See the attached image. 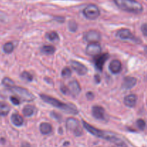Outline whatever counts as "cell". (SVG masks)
Here are the masks:
<instances>
[{"instance_id":"4dcf8cb0","label":"cell","mask_w":147,"mask_h":147,"mask_svg":"<svg viewBox=\"0 0 147 147\" xmlns=\"http://www.w3.org/2000/svg\"><path fill=\"white\" fill-rule=\"evenodd\" d=\"M60 89H61V92L63 93H64V94H68V90H67V88L66 87V86H65L64 85H63V86H61V88H60Z\"/></svg>"},{"instance_id":"277c9868","label":"cell","mask_w":147,"mask_h":147,"mask_svg":"<svg viewBox=\"0 0 147 147\" xmlns=\"http://www.w3.org/2000/svg\"><path fill=\"white\" fill-rule=\"evenodd\" d=\"M10 90H11V92L15 93L16 96H18L19 98H20L22 100H24V101L30 102L35 99V96L32 93H30L28 90L24 88L15 86L13 88H11Z\"/></svg>"},{"instance_id":"484cf974","label":"cell","mask_w":147,"mask_h":147,"mask_svg":"<svg viewBox=\"0 0 147 147\" xmlns=\"http://www.w3.org/2000/svg\"><path fill=\"white\" fill-rule=\"evenodd\" d=\"M72 71L69 67H65L63 70H62L61 75L64 78H69L71 76Z\"/></svg>"},{"instance_id":"cb8c5ba5","label":"cell","mask_w":147,"mask_h":147,"mask_svg":"<svg viewBox=\"0 0 147 147\" xmlns=\"http://www.w3.org/2000/svg\"><path fill=\"white\" fill-rule=\"evenodd\" d=\"M21 78L24 79V80H27V81H29V82H31L33 79L32 76L30 73H28V72L27 71H24L23 73H22Z\"/></svg>"},{"instance_id":"30bf717a","label":"cell","mask_w":147,"mask_h":147,"mask_svg":"<svg viewBox=\"0 0 147 147\" xmlns=\"http://www.w3.org/2000/svg\"><path fill=\"white\" fill-rule=\"evenodd\" d=\"M67 88L68 90V94H70L73 97H77L81 91L80 84L76 80L70 81Z\"/></svg>"},{"instance_id":"d6986e66","label":"cell","mask_w":147,"mask_h":147,"mask_svg":"<svg viewBox=\"0 0 147 147\" xmlns=\"http://www.w3.org/2000/svg\"><path fill=\"white\" fill-rule=\"evenodd\" d=\"M10 111V107L7 103L0 102V116H7Z\"/></svg>"},{"instance_id":"4316f807","label":"cell","mask_w":147,"mask_h":147,"mask_svg":"<svg viewBox=\"0 0 147 147\" xmlns=\"http://www.w3.org/2000/svg\"><path fill=\"white\" fill-rule=\"evenodd\" d=\"M136 125L140 130H144L145 129V126H146V123L143 119H138L136 121Z\"/></svg>"},{"instance_id":"5bb4252c","label":"cell","mask_w":147,"mask_h":147,"mask_svg":"<svg viewBox=\"0 0 147 147\" xmlns=\"http://www.w3.org/2000/svg\"><path fill=\"white\" fill-rule=\"evenodd\" d=\"M137 83V80L136 78L127 76L123 78V83H122V87L125 89H131L134 87Z\"/></svg>"},{"instance_id":"836d02e7","label":"cell","mask_w":147,"mask_h":147,"mask_svg":"<svg viewBox=\"0 0 147 147\" xmlns=\"http://www.w3.org/2000/svg\"><path fill=\"white\" fill-rule=\"evenodd\" d=\"M21 147H30V145L29 143H27V142H24V143L22 144Z\"/></svg>"},{"instance_id":"3957f363","label":"cell","mask_w":147,"mask_h":147,"mask_svg":"<svg viewBox=\"0 0 147 147\" xmlns=\"http://www.w3.org/2000/svg\"><path fill=\"white\" fill-rule=\"evenodd\" d=\"M116 5L121 9L134 14H140L143 11L142 4L137 0H113Z\"/></svg>"},{"instance_id":"9a60e30c","label":"cell","mask_w":147,"mask_h":147,"mask_svg":"<svg viewBox=\"0 0 147 147\" xmlns=\"http://www.w3.org/2000/svg\"><path fill=\"white\" fill-rule=\"evenodd\" d=\"M122 65L120 60H113V61L111 62L109 65V70H111L113 74H117L121 71Z\"/></svg>"},{"instance_id":"ba28073f","label":"cell","mask_w":147,"mask_h":147,"mask_svg":"<svg viewBox=\"0 0 147 147\" xmlns=\"http://www.w3.org/2000/svg\"><path fill=\"white\" fill-rule=\"evenodd\" d=\"M86 53L88 55L96 57L101 53V47L98 42L90 43L86 47Z\"/></svg>"},{"instance_id":"d6a6232c","label":"cell","mask_w":147,"mask_h":147,"mask_svg":"<svg viewBox=\"0 0 147 147\" xmlns=\"http://www.w3.org/2000/svg\"><path fill=\"white\" fill-rule=\"evenodd\" d=\"M95 79H96V83H100V76H98V75H96V76H95Z\"/></svg>"},{"instance_id":"1f68e13d","label":"cell","mask_w":147,"mask_h":147,"mask_svg":"<svg viewBox=\"0 0 147 147\" xmlns=\"http://www.w3.org/2000/svg\"><path fill=\"white\" fill-rule=\"evenodd\" d=\"M86 96H87V98L89 99V100H92V99H93V98H94V95H93V93H91V92H88V93H87Z\"/></svg>"},{"instance_id":"2e32d148","label":"cell","mask_w":147,"mask_h":147,"mask_svg":"<svg viewBox=\"0 0 147 147\" xmlns=\"http://www.w3.org/2000/svg\"><path fill=\"white\" fill-rule=\"evenodd\" d=\"M136 101H137V97L135 94L128 95L124 98V104L129 108L134 107L136 104Z\"/></svg>"},{"instance_id":"6da1fadb","label":"cell","mask_w":147,"mask_h":147,"mask_svg":"<svg viewBox=\"0 0 147 147\" xmlns=\"http://www.w3.org/2000/svg\"><path fill=\"white\" fill-rule=\"evenodd\" d=\"M83 124L85 129H86L89 133L93 134V136H96L98 138L106 139V140L112 142V143H113L114 144H116V146L119 147H127L126 143H125L121 138H119V136H116L115 134L111 133V132L104 131L96 129V128L93 127V126H91V125H90L89 123H88L87 122L84 121H83Z\"/></svg>"},{"instance_id":"4fadbf2b","label":"cell","mask_w":147,"mask_h":147,"mask_svg":"<svg viewBox=\"0 0 147 147\" xmlns=\"http://www.w3.org/2000/svg\"><path fill=\"white\" fill-rule=\"evenodd\" d=\"M108 59H109V54L107 53H103L99 57H96V60H95V64H96V67H97L98 70L102 71L103 65Z\"/></svg>"},{"instance_id":"e0dca14e","label":"cell","mask_w":147,"mask_h":147,"mask_svg":"<svg viewBox=\"0 0 147 147\" xmlns=\"http://www.w3.org/2000/svg\"><path fill=\"white\" fill-rule=\"evenodd\" d=\"M11 122L16 126H21L24 123V119L18 113H13L11 116Z\"/></svg>"},{"instance_id":"f546056e","label":"cell","mask_w":147,"mask_h":147,"mask_svg":"<svg viewBox=\"0 0 147 147\" xmlns=\"http://www.w3.org/2000/svg\"><path fill=\"white\" fill-rule=\"evenodd\" d=\"M141 30H142V32L144 34V35L146 36L147 37V24H142V27H141Z\"/></svg>"},{"instance_id":"83f0119b","label":"cell","mask_w":147,"mask_h":147,"mask_svg":"<svg viewBox=\"0 0 147 147\" xmlns=\"http://www.w3.org/2000/svg\"><path fill=\"white\" fill-rule=\"evenodd\" d=\"M69 29H70V30L71 32H76V30H77V24H76V22L74 21H70V22H69Z\"/></svg>"},{"instance_id":"7402d4cb","label":"cell","mask_w":147,"mask_h":147,"mask_svg":"<svg viewBox=\"0 0 147 147\" xmlns=\"http://www.w3.org/2000/svg\"><path fill=\"white\" fill-rule=\"evenodd\" d=\"M42 51L45 54H53L55 51V48L52 45H44L42 47Z\"/></svg>"},{"instance_id":"5b68a950","label":"cell","mask_w":147,"mask_h":147,"mask_svg":"<svg viewBox=\"0 0 147 147\" xmlns=\"http://www.w3.org/2000/svg\"><path fill=\"white\" fill-rule=\"evenodd\" d=\"M66 127L67 130L73 132L76 136H80L83 134V129L80 126L78 121L75 118L70 117L66 121Z\"/></svg>"},{"instance_id":"8fae6325","label":"cell","mask_w":147,"mask_h":147,"mask_svg":"<svg viewBox=\"0 0 147 147\" xmlns=\"http://www.w3.org/2000/svg\"><path fill=\"white\" fill-rule=\"evenodd\" d=\"M70 65H71L72 68L80 76H84L87 73L88 68L86 66H85L80 62L76 61V60H71Z\"/></svg>"},{"instance_id":"603a6c76","label":"cell","mask_w":147,"mask_h":147,"mask_svg":"<svg viewBox=\"0 0 147 147\" xmlns=\"http://www.w3.org/2000/svg\"><path fill=\"white\" fill-rule=\"evenodd\" d=\"M3 50L5 53L7 54H9V53H12L13 50H14V45L11 42H7L4 44V47H3Z\"/></svg>"},{"instance_id":"e575fe53","label":"cell","mask_w":147,"mask_h":147,"mask_svg":"<svg viewBox=\"0 0 147 147\" xmlns=\"http://www.w3.org/2000/svg\"><path fill=\"white\" fill-rule=\"evenodd\" d=\"M144 53L147 55V46H146V47H144Z\"/></svg>"},{"instance_id":"8992f818","label":"cell","mask_w":147,"mask_h":147,"mask_svg":"<svg viewBox=\"0 0 147 147\" xmlns=\"http://www.w3.org/2000/svg\"><path fill=\"white\" fill-rule=\"evenodd\" d=\"M83 14L88 20H96L100 16V9L96 4H88L83 9Z\"/></svg>"},{"instance_id":"9c48e42d","label":"cell","mask_w":147,"mask_h":147,"mask_svg":"<svg viewBox=\"0 0 147 147\" xmlns=\"http://www.w3.org/2000/svg\"><path fill=\"white\" fill-rule=\"evenodd\" d=\"M84 39L90 43L98 42L101 39V35L96 30H89L84 34Z\"/></svg>"},{"instance_id":"ffe728a7","label":"cell","mask_w":147,"mask_h":147,"mask_svg":"<svg viewBox=\"0 0 147 147\" xmlns=\"http://www.w3.org/2000/svg\"><path fill=\"white\" fill-rule=\"evenodd\" d=\"M22 113L24 116H27V117L32 116L34 113V107L32 105H27L23 109Z\"/></svg>"},{"instance_id":"ac0fdd59","label":"cell","mask_w":147,"mask_h":147,"mask_svg":"<svg viewBox=\"0 0 147 147\" xmlns=\"http://www.w3.org/2000/svg\"><path fill=\"white\" fill-rule=\"evenodd\" d=\"M40 130L42 134H49L53 131V127H52L51 124L49 123H42L40 126Z\"/></svg>"},{"instance_id":"7a4b0ae2","label":"cell","mask_w":147,"mask_h":147,"mask_svg":"<svg viewBox=\"0 0 147 147\" xmlns=\"http://www.w3.org/2000/svg\"><path fill=\"white\" fill-rule=\"evenodd\" d=\"M40 98H42V100H43L48 104L51 105L54 107L58 108L59 109L63 110V111L66 112V113H71V114L74 115H77L78 113V110L74 105L66 104V103L61 102L60 100H57V99L54 98L51 96H47L45 94H41L40 95Z\"/></svg>"},{"instance_id":"d4e9b609","label":"cell","mask_w":147,"mask_h":147,"mask_svg":"<svg viewBox=\"0 0 147 147\" xmlns=\"http://www.w3.org/2000/svg\"><path fill=\"white\" fill-rule=\"evenodd\" d=\"M47 37L48 38L49 40H51V41H55V40H58L59 38L58 34L55 32H51L48 33L47 34Z\"/></svg>"},{"instance_id":"52a82bcc","label":"cell","mask_w":147,"mask_h":147,"mask_svg":"<svg viewBox=\"0 0 147 147\" xmlns=\"http://www.w3.org/2000/svg\"><path fill=\"white\" fill-rule=\"evenodd\" d=\"M116 37L123 40H131L135 42H137L139 41V39L136 38L129 29L124 28L119 30L116 33Z\"/></svg>"},{"instance_id":"7c38bea8","label":"cell","mask_w":147,"mask_h":147,"mask_svg":"<svg viewBox=\"0 0 147 147\" xmlns=\"http://www.w3.org/2000/svg\"><path fill=\"white\" fill-rule=\"evenodd\" d=\"M92 113L95 119L99 121H103L106 119V111L104 109L100 106H94L92 109Z\"/></svg>"},{"instance_id":"f1b7e54d","label":"cell","mask_w":147,"mask_h":147,"mask_svg":"<svg viewBox=\"0 0 147 147\" xmlns=\"http://www.w3.org/2000/svg\"><path fill=\"white\" fill-rule=\"evenodd\" d=\"M10 100H11V102L13 104L17 105V106L20 103V99L17 97H16V96H11V97H10Z\"/></svg>"},{"instance_id":"44dd1931","label":"cell","mask_w":147,"mask_h":147,"mask_svg":"<svg viewBox=\"0 0 147 147\" xmlns=\"http://www.w3.org/2000/svg\"><path fill=\"white\" fill-rule=\"evenodd\" d=\"M2 84L4 85L5 87L8 88H9V89H11V88H13L14 86H15V83H14V82L13 81L11 78H7V77L3 78Z\"/></svg>"}]
</instances>
